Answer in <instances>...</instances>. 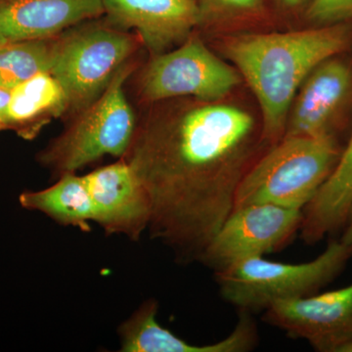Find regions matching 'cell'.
<instances>
[{
  "instance_id": "1",
  "label": "cell",
  "mask_w": 352,
  "mask_h": 352,
  "mask_svg": "<svg viewBox=\"0 0 352 352\" xmlns=\"http://www.w3.org/2000/svg\"><path fill=\"white\" fill-rule=\"evenodd\" d=\"M254 120L232 106L205 105L136 127L126 156L152 201L148 230L180 263H199L232 214L252 161Z\"/></svg>"
},
{
  "instance_id": "2",
  "label": "cell",
  "mask_w": 352,
  "mask_h": 352,
  "mask_svg": "<svg viewBox=\"0 0 352 352\" xmlns=\"http://www.w3.org/2000/svg\"><path fill=\"white\" fill-rule=\"evenodd\" d=\"M349 41V32L342 25L228 39L226 56L261 106L264 141L274 145L283 138L298 88L317 66L344 50Z\"/></svg>"
},
{
  "instance_id": "3",
  "label": "cell",
  "mask_w": 352,
  "mask_h": 352,
  "mask_svg": "<svg viewBox=\"0 0 352 352\" xmlns=\"http://www.w3.org/2000/svg\"><path fill=\"white\" fill-rule=\"evenodd\" d=\"M332 138H283L252 164L241 182L235 208L250 205L305 210L340 155Z\"/></svg>"
},
{
  "instance_id": "4",
  "label": "cell",
  "mask_w": 352,
  "mask_h": 352,
  "mask_svg": "<svg viewBox=\"0 0 352 352\" xmlns=\"http://www.w3.org/2000/svg\"><path fill=\"white\" fill-rule=\"evenodd\" d=\"M131 72L129 65L120 67L104 91L39 153L44 168L59 178L105 156H126L138 127L124 88Z\"/></svg>"
},
{
  "instance_id": "5",
  "label": "cell",
  "mask_w": 352,
  "mask_h": 352,
  "mask_svg": "<svg viewBox=\"0 0 352 352\" xmlns=\"http://www.w3.org/2000/svg\"><path fill=\"white\" fill-rule=\"evenodd\" d=\"M352 258L340 241H332L316 258L285 263L252 258L215 271L220 295L240 311L256 314L272 303L316 294L332 282Z\"/></svg>"
},
{
  "instance_id": "6",
  "label": "cell",
  "mask_w": 352,
  "mask_h": 352,
  "mask_svg": "<svg viewBox=\"0 0 352 352\" xmlns=\"http://www.w3.org/2000/svg\"><path fill=\"white\" fill-rule=\"evenodd\" d=\"M135 47L133 36L105 25L60 34L50 74L63 87L68 110L80 112L91 104Z\"/></svg>"
},
{
  "instance_id": "7",
  "label": "cell",
  "mask_w": 352,
  "mask_h": 352,
  "mask_svg": "<svg viewBox=\"0 0 352 352\" xmlns=\"http://www.w3.org/2000/svg\"><path fill=\"white\" fill-rule=\"evenodd\" d=\"M240 82L236 69L200 39L192 38L153 60L141 78V92L151 102L184 96L214 102L230 94Z\"/></svg>"
},
{
  "instance_id": "8",
  "label": "cell",
  "mask_w": 352,
  "mask_h": 352,
  "mask_svg": "<svg viewBox=\"0 0 352 352\" xmlns=\"http://www.w3.org/2000/svg\"><path fill=\"white\" fill-rule=\"evenodd\" d=\"M302 219V210L270 204L235 208L199 263L219 271L238 261L280 251L300 230Z\"/></svg>"
},
{
  "instance_id": "9",
  "label": "cell",
  "mask_w": 352,
  "mask_h": 352,
  "mask_svg": "<svg viewBox=\"0 0 352 352\" xmlns=\"http://www.w3.org/2000/svg\"><path fill=\"white\" fill-rule=\"evenodd\" d=\"M263 320L315 351L338 352L352 340V284L327 293L280 300L264 310Z\"/></svg>"
},
{
  "instance_id": "10",
  "label": "cell",
  "mask_w": 352,
  "mask_h": 352,
  "mask_svg": "<svg viewBox=\"0 0 352 352\" xmlns=\"http://www.w3.org/2000/svg\"><path fill=\"white\" fill-rule=\"evenodd\" d=\"M85 176L95 205V223L107 235L138 241L149 228L152 201L144 184L124 157Z\"/></svg>"
},
{
  "instance_id": "11",
  "label": "cell",
  "mask_w": 352,
  "mask_h": 352,
  "mask_svg": "<svg viewBox=\"0 0 352 352\" xmlns=\"http://www.w3.org/2000/svg\"><path fill=\"white\" fill-rule=\"evenodd\" d=\"M351 85L344 62L330 58L305 78L294 99L283 138H333V124Z\"/></svg>"
},
{
  "instance_id": "12",
  "label": "cell",
  "mask_w": 352,
  "mask_h": 352,
  "mask_svg": "<svg viewBox=\"0 0 352 352\" xmlns=\"http://www.w3.org/2000/svg\"><path fill=\"white\" fill-rule=\"evenodd\" d=\"M159 302H143L118 328L122 352H247L256 346L258 327L251 314L240 311L233 332L214 344L196 346L175 335L157 321Z\"/></svg>"
},
{
  "instance_id": "13",
  "label": "cell",
  "mask_w": 352,
  "mask_h": 352,
  "mask_svg": "<svg viewBox=\"0 0 352 352\" xmlns=\"http://www.w3.org/2000/svg\"><path fill=\"white\" fill-rule=\"evenodd\" d=\"M113 25L133 29L153 52L161 54L200 25L197 0H102Z\"/></svg>"
},
{
  "instance_id": "14",
  "label": "cell",
  "mask_w": 352,
  "mask_h": 352,
  "mask_svg": "<svg viewBox=\"0 0 352 352\" xmlns=\"http://www.w3.org/2000/svg\"><path fill=\"white\" fill-rule=\"evenodd\" d=\"M104 14L102 0H0V36L9 43L55 38Z\"/></svg>"
},
{
  "instance_id": "15",
  "label": "cell",
  "mask_w": 352,
  "mask_h": 352,
  "mask_svg": "<svg viewBox=\"0 0 352 352\" xmlns=\"http://www.w3.org/2000/svg\"><path fill=\"white\" fill-rule=\"evenodd\" d=\"M63 87L50 73H43L10 89L6 131L32 140L51 120L68 111Z\"/></svg>"
},
{
  "instance_id": "16",
  "label": "cell",
  "mask_w": 352,
  "mask_h": 352,
  "mask_svg": "<svg viewBox=\"0 0 352 352\" xmlns=\"http://www.w3.org/2000/svg\"><path fill=\"white\" fill-rule=\"evenodd\" d=\"M352 208V134L335 168L303 210L300 236L316 244L344 226Z\"/></svg>"
},
{
  "instance_id": "17",
  "label": "cell",
  "mask_w": 352,
  "mask_h": 352,
  "mask_svg": "<svg viewBox=\"0 0 352 352\" xmlns=\"http://www.w3.org/2000/svg\"><path fill=\"white\" fill-rule=\"evenodd\" d=\"M20 205L30 210L43 212L62 226L76 227L83 232L91 230L95 222V205L85 176L67 173L54 184L39 191H25Z\"/></svg>"
},
{
  "instance_id": "18",
  "label": "cell",
  "mask_w": 352,
  "mask_h": 352,
  "mask_svg": "<svg viewBox=\"0 0 352 352\" xmlns=\"http://www.w3.org/2000/svg\"><path fill=\"white\" fill-rule=\"evenodd\" d=\"M58 36L15 41L0 48V87L12 89L34 76L51 73Z\"/></svg>"
},
{
  "instance_id": "19",
  "label": "cell",
  "mask_w": 352,
  "mask_h": 352,
  "mask_svg": "<svg viewBox=\"0 0 352 352\" xmlns=\"http://www.w3.org/2000/svg\"><path fill=\"white\" fill-rule=\"evenodd\" d=\"M200 25L214 21L256 12L263 0H197Z\"/></svg>"
},
{
  "instance_id": "20",
  "label": "cell",
  "mask_w": 352,
  "mask_h": 352,
  "mask_svg": "<svg viewBox=\"0 0 352 352\" xmlns=\"http://www.w3.org/2000/svg\"><path fill=\"white\" fill-rule=\"evenodd\" d=\"M308 19L318 24H332L352 17V0H311Z\"/></svg>"
},
{
  "instance_id": "21",
  "label": "cell",
  "mask_w": 352,
  "mask_h": 352,
  "mask_svg": "<svg viewBox=\"0 0 352 352\" xmlns=\"http://www.w3.org/2000/svg\"><path fill=\"white\" fill-rule=\"evenodd\" d=\"M9 98H10V89L0 87V131H6V118Z\"/></svg>"
},
{
  "instance_id": "22",
  "label": "cell",
  "mask_w": 352,
  "mask_h": 352,
  "mask_svg": "<svg viewBox=\"0 0 352 352\" xmlns=\"http://www.w3.org/2000/svg\"><path fill=\"white\" fill-rule=\"evenodd\" d=\"M344 226L346 227H344V234H342L340 241L346 245L352 254V208Z\"/></svg>"
},
{
  "instance_id": "23",
  "label": "cell",
  "mask_w": 352,
  "mask_h": 352,
  "mask_svg": "<svg viewBox=\"0 0 352 352\" xmlns=\"http://www.w3.org/2000/svg\"><path fill=\"white\" fill-rule=\"evenodd\" d=\"M284 6L288 7V8H296L303 6V4L310 3L311 0H279Z\"/></svg>"
},
{
  "instance_id": "24",
  "label": "cell",
  "mask_w": 352,
  "mask_h": 352,
  "mask_svg": "<svg viewBox=\"0 0 352 352\" xmlns=\"http://www.w3.org/2000/svg\"><path fill=\"white\" fill-rule=\"evenodd\" d=\"M338 352H352V340L344 344V346L340 347Z\"/></svg>"
},
{
  "instance_id": "25",
  "label": "cell",
  "mask_w": 352,
  "mask_h": 352,
  "mask_svg": "<svg viewBox=\"0 0 352 352\" xmlns=\"http://www.w3.org/2000/svg\"><path fill=\"white\" fill-rule=\"evenodd\" d=\"M7 43H9V41H6L3 36H0V48L3 47V46L6 45Z\"/></svg>"
}]
</instances>
